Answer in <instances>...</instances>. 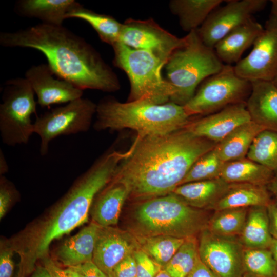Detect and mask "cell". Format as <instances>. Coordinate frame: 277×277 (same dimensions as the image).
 <instances>
[{
    "mask_svg": "<svg viewBox=\"0 0 277 277\" xmlns=\"http://www.w3.org/2000/svg\"><path fill=\"white\" fill-rule=\"evenodd\" d=\"M47 64L33 65L25 72L37 96V103L42 107L66 104L82 97L83 90L56 76Z\"/></svg>",
    "mask_w": 277,
    "mask_h": 277,
    "instance_id": "16",
    "label": "cell"
},
{
    "mask_svg": "<svg viewBox=\"0 0 277 277\" xmlns=\"http://www.w3.org/2000/svg\"><path fill=\"white\" fill-rule=\"evenodd\" d=\"M187 277H219L200 260L197 261L194 267Z\"/></svg>",
    "mask_w": 277,
    "mask_h": 277,
    "instance_id": "42",
    "label": "cell"
},
{
    "mask_svg": "<svg viewBox=\"0 0 277 277\" xmlns=\"http://www.w3.org/2000/svg\"><path fill=\"white\" fill-rule=\"evenodd\" d=\"M269 249L277 264V239H273Z\"/></svg>",
    "mask_w": 277,
    "mask_h": 277,
    "instance_id": "47",
    "label": "cell"
},
{
    "mask_svg": "<svg viewBox=\"0 0 277 277\" xmlns=\"http://www.w3.org/2000/svg\"><path fill=\"white\" fill-rule=\"evenodd\" d=\"M196 237L185 239L184 242L165 266L171 277H187L200 259Z\"/></svg>",
    "mask_w": 277,
    "mask_h": 277,
    "instance_id": "33",
    "label": "cell"
},
{
    "mask_svg": "<svg viewBox=\"0 0 277 277\" xmlns=\"http://www.w3.org/2000/svg\"><path fill=\"white\" fill-rule=\"evenodd\" d=\"M224 164L214 147L194 163L180 185L220 177Z\"/></svg>",
    "mask_w": 277,
    "mask_h": 277,
    "instance_id": "35",
    "label": "cell"
},
{
    "mask_svg": "<svg viewBox=\"0 0 277 277\" xmlns=\"http://www.w3.org/2000/svg\"><path fill=\"white\" fill-rule=\"evenodd\" d=\"M29 277H50L44 266H37Z\"/></svg>",
    "mask_w": 277,
    "mask_h": 277,
    "instance_id": "45",
    "label": "cell"
},
{
    "mask_svg": "<svg viewBox=\"0 0 277 277\" xmlns=\"http://www.w3.org/2000/svg\"><path fill=\"white\" fill-rule=\"evenodd\" d=\"M239 239L245 248H269L273 238L270 233L267 207H253L248 209L246 222Z\"/></svg>",
    "mask_w": 277,
    "mask_h": 277,
    "instance_id": "27",
    "label": "cell"
},
{
    "mask_svg": "<svg viewBox=\"0 0 277 277\" xmlns=\"http://www.w3.org/2000/svg\"><path fill=\"white\" fill-rule=\"evenodd\" d=\"M139 248L134 234L112 226H100L92 261L107 275L112 277L116 266Z\"/></svg>",
    "mask_w": 277,
    "mask_h": 277,
    "instance_id": "15",
    "label": "cell"
},
{
    "mask_svg": "<svg viewBox=\"0 0 277 277\" xmlns=\"http://www.w3.org/2000/svg\"><path fill=\"white\" fill-rule=\"evenodd\" d=\"M246 157L277 173V132L261 131L252 143Z\"/></svg>",
    "mask_w": 277,
    "mask_h": 277,
    "instance_id": "32",
    "label": "cell"
},
{
    "mask_svg": "<svg viewBox=\"0 0 277 277\" xmlns=\"http://www.w3.org/2000/svg\"><path fill=\"white\" fill-rule=\"evenodd\" d=\"M251 82L246 105L251 121L265 130L277 132V85L273 81Z\"/></svg>",
    "mask_w": 277,
    "mask_h": 277,
    "instance_id": "18",
    "label": "cell"
},
{
    "mask_svg": "<svg viewBox=\"0 0 277 277\" xmlns=\"http://www.w3.org/2000/svg\"><path fill=\"white\" fill-rule=\"evenodd\" d=\"M128 196V191L123 184L111 181L93 202L90 210L93 222L102 227L116 225Z\"/></svg>",
    "mask_w": 277,
    "mask_h": 277,
    "instance_id": "22",
    "label": "cell"
},
{
    "mask_svg": "<svg viewBox=\"0 0 277 277\" xmlns=\"http://www.w3.org/2000/svg\"><path fill=\"white\" fill-rule=\"evenodd\" d=\"M271 234L277 239V204L273 201L267 207Z\"/></svg>",
    "mask_w": 277,
    "mask_h": 277,
    "instance_id": "43",
    "label": "cell"
},
{
    "mask_svg": "<svg viewBox=\"0 0 277 277\" xmlns=\"http://www.w3.org/2000/svg\"><path fill=\"white\" fill-rule=\"evenodd\" d=\"M0 188V218L4 217L15 196V191L6 182V179L1 178Z\"/></svg>",
    "mask_w": 277,
    "mask_h": 277,
    "instance_id": "38",
    "label": "cell"
},
{
    "mask_svg": "<svg viewBox=\"0 0 277 277\" xmlns=\"http://www.w3.org/2000/svg\"><path fill=\"white\" fill-rule=\"evenodd\" d=\"M267 188L271 195L274 196V202L277 204V173H275L273 177L267 185Z\"/></svg>",
    "mask_w": 277,
    "mask_h": 277,
    "instance_id": "44",
    "label": "cell"
},
{
    "mask_svg": "<svg viewBox=\"0 0 277 277\" xmlns=\"http://www.w3.org/2000/svg\"><path fill=\"white\" fill-rule=\"evenodd\" d=\"M112 277H137L136 264L133 254L128 255L114 268Z\"/></svg>",
    "mask_w": 277,
    "mask_h": 277,
    "instance_id": "37",
    "label": "cell"
},
{
    "mask_svg": "<svg viewBox=\"0 0 277 277\" xmlns=\"http://www.w3.org/2000/svg\"><path fill=\"white\" fill-rule=\"evenodd\" d=\"M155 277H171L170 274L165 270H161Z\"/></svg>",
    "mask_w": 277,
    "mask_h": 277,
    "instance_id": "49",
    "label": "cell"
},
{
    "mask_svg": "<svg viewBox=\"0 0 277 277\" xmlns=\"http://www.w3.org/2000/svg\"><path fill=\"white\" fill-rule=\"evenodd\" d=\"M272 201L267 186L230 184L227 191L212 209L216 211L230 208L267 207Z\"/></svg>",
    "mask_w": 277,
    "mask_h": 277,
    "instance_id": "24",
    "label": "cell"
},
{
    "mask_svg": "<svg viewBox=\"0 0 277 277\" xmlns=\"http://www.w3.org/2000/svg\"><path fill=\"white\" fill-rule=\"evenodd\" d=\"M264 130L252 121L240 126L217 144L218 155L224 163L246 157L254 139Z\"/></svg>",
    "mask_w": 277,
    "mask_h": 277,
    "instance_id": "26",
    "label": "cell"
},
{
    "mask_svg": "<svg viewBox=\"0 0 277 277\" xmlns=\"http://www.w3.org/2000/svg\"><path fill=\"white\" fill-rule=\"evenodd\" d=\"M70 268L77 273L78 277H110L101 270L93 261Z\"/></svg>",
    "mask_w": 277,
    "mask_h": 277,
    "instance_id": "41",
    "label": "cell"
},
{
    "mask_svg": "<svg viewBox=\"0 0 277 277\" xmlns=\"http://www.w3.org/2000/svg\"><path fill=\"white\" fill-rule=\"evenodd\" d=\"M235 237L215 234L207 227L199 234L200 260L219 277H243L245 248Z\"/></svg>",
    "mask_w": 277,
    "mask_h": 277,
    "instance_id": "11",
    "label": "cell"
},
{
    "mask_svg": "<svg viewBox=\"0 0 277 277\" xmlns=\"http://www.w3.org/2000/svg\"><path fill=\"white\" fill-rule=\"evenodd\" d=\"M77 18L88 23L103 42L111 46L118 42L123 23L113 17L96 13L80 5L70 11L66 18Z\"/></svg>",
    "mask_w": 277,
    "mask_h": 277,
    "instance_id": "29",
    "label": "cell"
},
{
    "mask_svg": "<svg viewBox=\"0 0 277 277\" xmlns=\"http://www.w3.org/2000/svg\"><path fill=\"white\" fill-rule=\"evenodd\" d=\"M137 269V277H155L161 266L153 260L140 248L133 253Z\"/></svg>",
    "mask_w": 277,
    "mask_h": 277,
    "instance_id": "36",
    "label": "cell"
},
{
    "mask_svg": "<svg viewBox=\"0 0 277 277\" xmlns=\"http://www.w3.org/2000/svg\"><path fill=\"white\" fill-rule=\"evenodd\" d=\"M100 227L92 222L77 234L65 240L56 251L57 259L68 267L92 261Z\"/></svg>",
    "mask_w": 277,
    "mask_h": 277,
    "instance_id": "21",
    "label": "cell"
},
{
    "mask_svg": "<svg viewBox=\"0 0 277 277\" xmlns=\"http://www.w3.org/2000/svg\"><path fill=\"white\" fill-rule=\"evenodd\" d=\"M205 210L191 207L171 193L143 202L134 213L136 235L196 237L207 227Z\"/></svg>",
    "mask_w": 277,
    "mask_h": 277,
    "instance_id": "5",
    "label": "cell"
},
{
    "mask_svg": "<svg viewBox=\"0 0 277 277\" xmlns=\"http://www.w3.org/2000/svg\"><path fill=\"white\" fill-rule=\"evenodd\" d=\"M95 115L96 130L130 129L141 137L172 133L185 128L191 120L184 106L172 102L163 104L144 100L122 103L112 96L100 101Z\"/></svg>",
    "mask_w": 277,
    "mask_h": 277,
    "instance_id": "4",
    "label": "cell"
},
{
    "mask_svg": "<svg viewBox=\"0 0 277 277\" xmlns=\"http://www.w3.org/2000/svg\"><path fill=\"white\" fill-rule=\"evenodd\" d=\"M112 47L113 64L127 74L130 82L128 101L144 100L156 104L171 101L176 90L162 75L164 62L151 53L119 42Z\"/></svg>",
    "mask_w": 277,
    "mask_h": 277,
    "instance_id": "7",
    "label": "cell"
},
{
    "mask_svg": "<svg viewBox=\"0 0 277 277\" xmlns=\"http://www.w3.org/2000/svg\"><path fill=\"white\" fill-rule=\"evenodd\" d=\"M140 248L161 266L173 256L186 239L168 235H136Z\"/></svg>",
    "mask_w": 277,
    "mask_h": 277,
    "instance_id": "30",
    "label": "cell"
},
{
    "mask_svg": "<svg viewBox=\"0 0 277 277\" xmlns=\"http://www.w3.org/2000/svg\"><path fill=\"white\" fill-rule=\"evenodd\" d=\"M230 186L221 177L179 185L171 192L194 208L212 209Z\"/></svg>",
    "mask_w": 277,
    "mask_h": 277,
    "instance_id": "20",
    "label": "cell"
},
{
    "mask_svg": "<svg viewBox=\"0 0 277 277\" xmlns=\"http://www.w3.org/2000/svg\"><path fill=\"white\" fill-rule=\"evenodd\" d=\"M125 156L121 151L106 152L78 179L46 219L15 242L11 247L20 258L17 277H28L36 262L48 256L53 240L88 221L94 199L111 182Z\"/></svg>",
    "mask_w": 277,
    "mask_h": 277,
    "instance_id": "3",
    "label": "cell"
},
{
    "mask_svg": "<svg viewBox=\"0 0 277 277\" xmlns=\"http://www.w3.org/2000/svg\"><path fill=\"white\" fill-rule=\"evenodd\" d=\"M245 270L259 277H277V264L268 248H244Z\"/></svg>",
    "mask_w": 277,
    "mask_h": 277,
    "instance_id": "34",
    "label": "cell"
},
{
    "mask_svg": "<svg viewBox=\"0 0 277 277\" xmlns=\"http://www.w3.org/2000/svg\"><path fill=\"white\" fill-rule=\"evenodd\" d=\"M185 44L171 54L165 65L167 81L176 93L171 102L184 106L207 77L220 72L225 64L214 48L201 39L197 29L185 36Z\"/></svg>",
    "mask_w": 277,
    "mask_h": 277,
    "instance_id": "6",
    "label": "cell"
},
{
    "mask_svg": "<svg viewBox=\"0 0 277 277\" xmlns=\"http://www.w3.org/2000/svg\"><path fill=\"white\" fill-rule=\"evenodd\" d=\"M0 45L39 51L56 76L82 90L113 92L120 88L117 75L100 53L63 25L41 23L13 32H1Z\"/></svg>",
    "mask_w": 277,
    "mask_h": 277,
    "instance_id": "2",
    "label": "cell"
},
{
    "mask_svg": "<svg viewBox=\"0 0 277 277\" xmlns=\"http://www.w3.org/2000/svg\"><path fill=\"white\" fill-rule=\"evenodd\" d=\"M250 277H259V276H254V275H253V276H250Z\"/></svg>",
    "mask_w": 277,
    "mask_h": 277,
    "instance_id": "51",
    "label": "cell"
},
{
    "mask_svg": "<svg viewBox=\"0 0 277 277\" xmlns=\"http://www.w3.org/2000/svg\"><path fill=\"white\" fill-rule=\"evenodd\" d=\"M251 121L246 103L231 105L185 127L196 136L219 143L240 126Z\"/></svg>",
    "mask_w": 277,
    "mask_h": 277,
    "instance_id": "17",
    "label": "cell"
},
{
    "mask_svg": "<svg viewBox=\"0 0 277 277\" xmlns=\"http://www.w3.org/2000/svg\"><path fill=\"white\" fill-rule=\"evenodd\" d=\"M273 83L277 85V75L274 78V80L273 81Z\"/></svg>",
    "mask_w": 277,
    "mask_h": 277,
    "instance_id": "50",
    "label": "cell"
},
{
    "mask_svg": "<svg viewBox=\"0 0 277 277\" xmlns=\"http://www.w3.org/2000/svg\"><path fill=\"white\" fill-rule=\"evenodd\" d=\"M222 0H172L171 12L177 16L182 29L188 33L198 29Z\"/></svg>",
    "mask_w": 277,
    "mask_h": 277,
    "instance_id": "28",
    "label": "cell"
},
{
    "mask_svg": "<svg viewBox=\"0 0 277 277\" xmlns=\"http://www.w3.org/2000/svg\"><path fill=\"white\" fill-rule=\"evenodd\" d=\"M44 266L48 272L50 277H78L77 273L71 268L63 269L58 267L48 256L43 259Z\"/></svg>",
    "mask_w": 277,
    "mask_h": 277,
    "instance_id": "40",
    "label": "cell"
},
{
    "mask_svg": "<svg viewBox=\"0 0 277 277\" xmlns=\"http://www.w3.org/2000/svg\"><path fill=\"white\" fill-rule=\"evenodd\" d=\"M271 15L277 17V0H271Z\"/></svg>",
    "mask_w": 277,
    "mask_h": 277,
    "instance_id": "48",
    "label": "cell"
},
{
    "mask_svg": "<svg viewBox=\"0 0 277 277\" xmlns=\"http://www.w3.org/2000/svg\"><path fill=\"white\" fill-rule=\"evenodd\" d=\"M13 249L12 247L1 249L0 254V277H12L14 263L12 260Z\"/></svg>",
    "mask_w": 277,
    "mask_h": 277,
    "instance_id": "39",
    "label": "cell"
},
{
    "mask_svg": "<svg viewBox=\"0 0 277 277\" xmlns=\"http://www.w3.org/2000/svg\"><path fill=\"white\" fill-rule=\"evenodd\" d=\"M248 208H230L215 211L210 218L207 228L212 232L221 235H240L244 227Z\"/></svg>",
    "mask_w": 277,
    "mask_h": 277,
    "instance_id": "31",
    "label": "cell"
},
{
    "mask_svg": "<svg viewBox=\"0 0 277 277\" xmlns=\"http://www.w3.org/2000/svg\"><path fill=\"white\" fill-rule=\"evenodd\" d=\"M80 5L74 0H19L14 10L21 16L38 19L42 23L63 25L67 14Z\"/></svg>",
    "mask_w": 277,
    "mask_h": 277,
    "instance_id": "23",
    "label": "cell"
},
{
    "mask_svg": "<svg viewBox=\"0 0 277 277\" xmlns=\"http://www.w3.org/2000/svg\"><path fill=\"white\" fill-rule=\"evenodd\" d=\"M275 173L247 157L224 163L220 177L228 184L267 186Z\"/></svg>",
    "mask_w": 277,
    "mask_h": 277,
    "instance_id": "25",
    "label": "cell"
},
{
    "mask_svg": "<svg viewBox=\"0 0 277 277\" xmlns=\"http://www.w3.org/2000/svg\"><path fill=\"white\" fill-rule=\"evenodd\" d=\"M263 28L253 17L235 28L214 46L217 57L225 65L236 64L244 51L253 45Z\"/></svg>",
    "mask_w": 277,
    "mask_h": 277,
    "instance_id": "19",
    "label": "cell"
},
{
    "mask_svg": "<svg viewBox=\"0 0 277 277\" xmlns=\"http://www.w3.org/2000/svg\"><path fill=\"white\" fill-rule=\"evenodd\" d=\"M96 106L91 100L81 97L36 116L34 133L41 138V155L48 153L50 142L57 137L88 131Z\"/></svg>",
    "mask_w": 277,
    "mask_h": 277,
    "instance_id": "10",
    "label": "cell"
},
{
    "mask_svg": "<svg viewBox=\"0 0 277 277\" xmlns=\"http://www.w3.org/2000/svg\"><path fill=\"white\" fill-rule=\"evenodd\" d=\"M8 165L2 150L0 151V173L3 174L8 170Z\"/></svg>",
    "mask_w": 277,
    "mask_h": 277,
    "instance_id": "46",
    "label": "cell"
},
{
    "mask_svg": "<svg viewBox=\"0 0 277 277\" xmlns=\"http://www.w3.org/2000/svg\"><path fill=\"white\" fill-rule=\"evenodd\" d=\"M217 143L196 136L186 127L165 135L137 136L112 181L123 184L129 196L149 200L171 193L194 163Z\"/></svg>",
    "mask_w": 277,
    "mask_h": 277,
    "instance_id": "1",
    "label": "cell"
},
{
    "mask_svg": "<svg viewBox=\"0 0 277 277\" xmlns=\"http://www.w3.org/2000/svg\"><path fill=\"white\" fill-rule=\"evenodd\" d=\"M234 66L240 77L273 81L277 75V17L270 14L251 52Z\"/></svg>",
    "mask_w": 277,
    "mask_h": 277,
    "instance_id": "13",
    "label": "cell"
},
{
    "mask_svg": "<svg viewBox=\"0 0 277 277\" xmlns=\"http://www.w3.org/2000/svg\"><path fill=\"white\" fill-rule=\"evenodd\" d=\"M118 42L151 53L166 64L173 51L185 44L186 38L172 34L152 18H129L123 23Z\"/></svg>",
    "mask_w": 277,
    "mask_h": 277,
    "instance_id": "12",
    "label": "cell"
},
{
    "mask_svg": "<svg viewBox=\"0 0 277 277\" xmlns=\"http://www.w3.org/2000/svg\"><path fill=\"white\" fill-rule=\"evenodd\" d=\"M266 0H229L215 9L204 23L197 29L202 42L214 48L216 44L232 30L252 18L263 10Z\"/></svg>",
    "mask_w": 277,
    "mask_h": 277,
    "instance_id": "14",
    "label": "cell"
},
{
    "mask_svg": "<svg viewBox=\"0 0 277 277\" xmlns=\"http://www.w3.org/2000/svg\"><path fill=\"white\" fill-rule=\"evenodd\" d=\"M251 89L250 81L238 75L233 66L225 64L200 85L184 107L190 117L209 115L231 105L246 103Z\"/></svg>",
    "mask_w": 277,
    "mask_h": 277,
    "instance_id": "9",
    "label": "cell"
},
{
    "mask_svg": "<svg viewBox=\"0 0 277 277\" xmlns=\"http://www.w3.org/2000/svg\"><path fill=\"white\" fill-rule=\"evenodd\" d=\"M0 104V133L9 146L26 144L34 133L33 114L36 115L34 92L25 78L6 81Z\"/></svg>",
    "mask_w": 277,
    "mask_h": 277,
    "instance_id": "8",
    "label": "cell"
}]
</instances>
